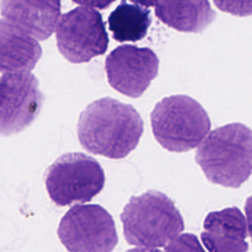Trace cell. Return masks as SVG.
<instances>
[{"label": "cell", "instance_id": "obj_1", "mask_svg": "<svg viewBox=\"0 0 252 252\" xmlns=\"http://www.w3.org/2000/svg\"><path fill=\"white\" fill-rule=\"evenodd\" d=\"M143 130L139 112L111 97L90 103L77 125L80 144L86 151L113 159L128 156L138 146Z\"/></svg>", "mask_w": 252, "mask_h": 252}, {"label": "cell", "instance_id": "obj_2", "mask_svg": "<svg viewBox=\"0 0 252 252\" xmlns=\"http://www.w3.org/2000/svg\"><path fill=\"white\" fill-rule=\"evenodd\" d=\"M195 161L210 182L240 187L252 173V129L235 122L209 132L198 146Z\"/></svg>", "mask_w": 252, "mask_h": 252}, {"label": "cell", "instance_id": "obj_3", "mask_svg": "<svg viewBox=\"0 0 252 252\" xmlns=\"http://www.w3.org/2000/svg\"><path fill=\"white\" fill-rule=\"evenodd\" d=\"M120 220L125 240L137 247H163L184 229L183 218L173 201L154 190L131 197Z\"/></svg>", "mask_w": 252, "mask_h": 252}, {"label": "cell", "instance_id": "obj_4", "mask_svg": "<svg viewBox=\"0 0 252 252\" xmlns=\"http://www.w3.org/2000/svg\"><path fill=\"white\" fill-rule=\"evenodd\" d=\"M152 130L158 144L182 153L198 147L211 130V120L194 98L176 94L159 100L151 113Z\"/></svg>", "mask_w": 252, "mask_h": 252}, {"label": "cell", "instance_id": "obj_5", "mask_svg": "<svg viewBox=\"0 0 252 252\" xmlns=\"http://www.w3.org/2000/svg\"><path fill=\"white\" fill-rule=\"evenodd\" d=\"M44 182L51 201L65 207L92 201L103 189L105 175L94 158L82 153H68L46 169Z\"/></svg>", "mask_w": 252, "mask_h": 252}, {"label": "cell", "instance_id": "obj_6", "mask_svg": "<svg viewBox=\"0 0 252 252\" xmlns=\"http://www.w3.org/2000/svg\"><path fill=\"white\" fill-rule=\"evenodd\" d=\"M57 235L69 252H111L118 242L114 220L100 205H75L61 218Z\"/></svg>", "mask_w": 252, "mask_h": 252}, {"label": "cell", "instance_id": "obj_7", "mask_svg": "<svg viewBox=\"0 0 252 252\" xmlns=\"http://www.w3.org/2000/svg\"><path fill=\"white\" fill-rule=\"evenodd\" d=\"M56 40L60 53L76 64L103 54L108 46V35L100 13L83 6L61 15L56 27Z\"/></svg>", "mask_w": 252, "mask_h": 252}, {"label": "cell", "instance_id": "obj_8", "mask_svg": "<svg viewBox=\"0 0 252 252\" xmlns=\"http://www.w3.org/2000/svg\"><path fill=\"white\" fill-rule=\"evenodd\" d=\"M43 94L32 72L0 76V135L19 133L38 116Z\"/></svg>", "mask_w": 252, "mask_h": 252}, {"label": "cell", "instance_id": "obj_9", "mask_svg": "<svg viewBox=\"0 0 252 252\" xmlns=\"http://www.w3.org/2000/svg\"><path fill=\"white\" fill-rule=\"evenodd\" d=\"M159 61L148 47L123 44L113 49L105 59L109 85L117 92L140 97L157 77Z\"/></svg>", "mask_w": 252, "mask_h": 252}, {"label": "cell", "instance_id": "obj_10", "mask_svg": "<svg viewBox=\"0 0 252 252\" xmlns=\"http://www.w3.org/2000/svg\"><path fill=\"white\" fill-rule=\"evenodd\" d=\"M3 18L36 40L50 37L61 17V0H1Z\"/></svg>", "mask_w": 252, "mask_h": 252}, {"label": "cell", "instance_id": "obj_11", "mask_svg": "<svg viewBox=\"0 0 252 252\" xmlns=\"http://www.w3.org/2000/svg\"><path fill=\"white\" fill-rule=\"evenodd\" d=\"M203 226L201 240L209 252H247L246 219L237 207L209 213Z\"/></svg>", "mask_w": 252, "mask_h": 252}, {"label": "cell", "instance_id": "obj_12", "mask_svg": "<svg viewBox=\"0 0 252 252\" xmlns=\"http://www.w3.org/2000/svg\"><path fill=\"white\" fill-rule=\"evenodd\" d=\"M42 54L38 40L10 23L0 20V72H32Z\"/></svg>", "mask_w": 252, "mask_h": 252}, {"label": "cell", "instance_id": "obj_13", "mask_svg": "<svg viewBox=\"0 0 252 252\" xmlns=\"http://www.w3.org/2000/svg\"><path fill=\"white\" fill-rule=\"evenodd\" d=\"M156 16L179 32H201L216 18L209 0H158Z\"/></svg>", "mask_w": 252, "mask_h": 252}, {"label": "cell", "instance_id": "obj_14", "mask_svg": "<svg viewBox=\"0 0 252 252\" xmlns=\"http://www.w3.org/2000/svg\"><path fill=\"white\" fill-rule=\"evenodd\" d=\"M107 22L115 40L134 42L146 36L152 20L147 8L123 1L110 13Z\"/></svg>", "mask_w": 252, "mask_h": 252}, {"label": "cell", "instance_id": "obj_15", "mask_svg": "<svg viewBox=\"0 0 252 252\" xmlns=\"http://www.w3.org/2000/svg\"><path fill=\"white\" fill-rule=\"evenodd\" d=\"M164 252H206L193 233L179 234L164 247Z\"/></svg>", "mask_w": 252, "mask_h": 252}, {"label": "cell", "instance_id": "obj_16", "mask_svg": "<svg viewBox=\"0 0 252 252\" xmlns=\"http://www.w3.org/2000/svg\"><path fill=\"white\" fill-rule=\"evenodd\" d=\"M222 12L238 16H252V0H213Z\"/></svg>", "mask_w": 252, "mask_h": 252}, {"label": "cell", "instance_id": "obj_17", "mask_svg": "<svg viewBox=\"0 0 252 252\" xmlns=\"http://www.w3.org/2000/svg\"><path fill=\"white\" fill-rule=\"evenodd\" d=\"M72 1L83 7L102 10L109 7L116 0H72Z\"/></svg>", "mask_w": 252, "mask_h": 252}, {"label": "cell", "instance_id": "obj_18", "mask_svg": "<svg viewBox=\"0 0 252 252\" xmlns=\"http://www.w3.org/2000/svg\"><path fill=\"white\" fill-rule=\"evenodd\" d=\"M244 211H245V215H246L247 230H248L250 238L252 240V196L247 198V200L245 202Z\"/></svg>", "mask_w": 252, "mask_h": 252}, {"label": "cell", "instance_id": "obj_19", "mask_svg": "<svg viewBox=\"0 0 252 252\" xmlns=\"http://www.w3.org/2000/svg\"><path fill=\"white\" fill-rule=\"evenodd\" d=\"M130 2H132L133 4L136 5H140L142 7L148 8V7H153L156 6V3L158 0H129Z\"/></svg>", "mask_w": 252, "mask_h": 252}, {"label": "cell", "instance_id": "obj_20", "mask_svg": "<svg viewBox=\"0 0 252 252\" xmlns=\"http://www.w3.org/2000/svg\"><path fill=\"white\" fill-rule=\"evenodd\" d=\"M126 252H161L158 248H144V247H135L127 250Z\"/></svg>", "mask_w": 252, "mask_h": 252}]
</instances>
